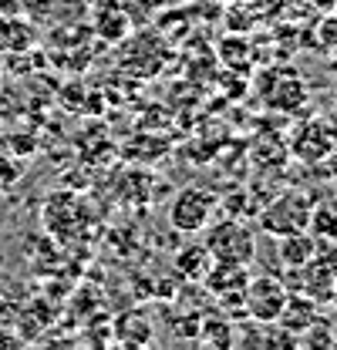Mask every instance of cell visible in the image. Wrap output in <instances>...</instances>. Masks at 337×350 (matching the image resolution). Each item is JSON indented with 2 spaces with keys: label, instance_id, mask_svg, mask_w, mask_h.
I'll return each instance as SVG.
<instances>
[{
  "label": "cell",
  "instance_id": "1",
  "mask_svg": "<svg viewBox=\"0 0 337 350\" xmlns=\"http://www.w3.org/2000/svg\"><path fill=\"white\" fill-rule=\"evenodd\" d=\"M203 243L212 253V260L223 262H247L250 266L256 256V232L240 216L212 219L203 229Z\"/></svg>",
  "mask_w": 337,
  "mask_h": 350
},
{
  "label": "cell",
  "instance_id": "6",
  "mask_svg": "<svg viewBox=\"0 0 337 350\" xmlns=\"http://www.w3.org/2000/svg\"><path fill=\"white\" fill-rule=\"evenodd\" d=\"M277 253H280L284 266L300 269V266H307V262L317 260V236H314L310 229H300V232H290V236H280Z\"/></svg>",
  "mask_w": 337,
  "mask_h": 350
},
{
  "label": "cell",
  "instance_id": "10",
  "mask_svg": "<svg viewBox=\"0 0 337 350\" xmlns=\"http://www.w3.org/2000/svg\"><path fill=\"white\" fill-rule=\"evenodd\" d=\"M199 340H212L216 347H229L233 340H236V334H233V320L229 317H216V320H206V323H199Z\"/></svg>",
  "mask_w": 337,
  "mask_h": 350
},
{
  "label": "cell",
  "instance_id": "5",
  "mask_svg": "<svg viewBox=\"0 0 337 350\" xmlns=\"http://www.w3.org/2000/svg\"><path fill=\"white\" fill-rule=\"evenodd\" d=\"M250 283V266L247 262H223L212 260L210 273L203 276V286L212 297H226V293H240Z\"/></svg>",
  "mask_w": 337,
  "mask_h": 350
},
{
  "label": "cell",
  "instance_id": "2",
  "mask_svg": "<svg viewBox=\"0 0 337 350\" xmlns=\"http://www.w3.org/2000/svg\"><path fill=\"white\" fill-rule=\"evenodd\" d=\"M310 213H314V199L307 192H284L273 202L260 206V229L270 236H290L310 226Z\"/></svg>",
  "mask_w": 337,
  "mask_h": 350
},
{
  "label": "cell",
  "instance_id": "8",
  "mask_svg": "<svg viewBox=\"0 0 337 350\" xmlns=\"http://www.w3.org/2000/svg\"><path fill=\"white\" fill-rule=\"evenodd\" d=\"M317 320V300L314 297H307V293H290L287 297V306H284V313H280V320H277V327H284V330H290V334H303L310 323Z\"/></svg>",
  "mask_w": 337,
  "mask_h": 350
},
{
  "label": "cell",
  "instance_id": "12",
  "mask_svg": "<svg viewBox=\"0 0 337 350\" xmlns=\"http://www.w3.org/2000/svg\"><path fill=\"white\" fill-rule=\"evenodd\" d=\"M142 7H162V3H168V0H138Z\"/></svg>",
  "mask_w": 337,
  "mask_h": 350
},
{
  "label": "cell",
  "instance_id": "4",
  "mask_svg": "<svg viewBox=\"0 0 337 350\" xmlns=\"http://www.w3.org/2000/svg\"><path fill=\"white\" fill-rule=\"evenodd\" d=\"M290 297V286L280 276H250V283L243 286V304H247V317L260 327H270L280 320L284 306Z\"/></svg>",
  "mask_w": 337,
  "mask_h": 350
},
{
  "label": "cell",
  "instance_id": "3",
  "mask_svg": "<svg viewBox=\"0 0 337 350\" xmlns=\"http://www.w3.org/2000/svg\"><path fill=\"white\" fill-rule=\"evenodd\" d=\"M216 209H219V196L212 189L186 185V189L175 192V199L168 206V222L179 232H203L216 219Z\"/></svg>",
  "mask_w": 337,
  "mask_h": 350
},
{
  "label": "cell",
  "instance_id": "7",
  "mask_svg": "<svg viewBox=\"0 0 337 350\" xmlns=\"http://www.w3.org/2000/svg\"><path fill=\"white\" fill-rule=\"evenodd\" d=\"M172 266H175V273L186 276L189 283H203V276L210 273V266H212V253L206 250V243H186V246L175 253Z\"/></svg>",
  "mask_w": 337,
  "mask_h": 350
},
{
  "label": "cell",
  "instance_id": "11",
  "mask_svg": "<svg viewBox=\"0 0 337 350\" xmlns=\"http://www.w3.org/2000/svg\"><path fill=\"white\" fill-rule=\"evenodd\" d=\"M307 229L317 239H337V209H331V206H314Z\"/></svg>",
  "mask_w": 337,
  "mask_h": 350
},
{
  "label": "cell",
  "instance_id": "9",
  "mask_svg": "<svg viewBox=\"0 0 337 350\" xmlns=\"http://www.w3.org/2000/svg\"><path fill=\"white\" fill-rule=\"evenodd\" d=\"M115 340L132 344V347H145V344H152V323L142 313H125L115 323Z\"/></svg>",
  "mask_w": 337,
  "mask_h": 350
}]
</instances>
